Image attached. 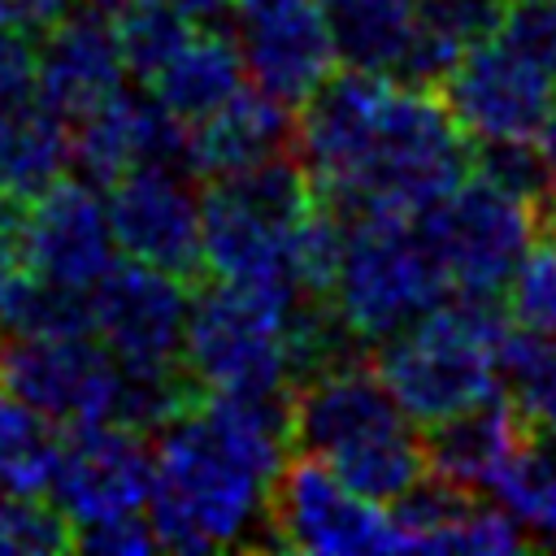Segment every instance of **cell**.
Instances as JSON below:
<instances>
[{"instance_id": "obj_1", "label": "cell", "mask_w": 556, "mask_h": 556, "mask_svg": "<svg viewBox=\"0 0 556 556\" xmlns=\"http://www.w3.org/2000/svg\"><path fill=\"white\" fill-rule=\"evenodd\" d=\"M291 447V395L200 391L156 430L148 521L156 547L217 552L269 530V482Z\"/></svg>"}, {"instance_id": "obj_2", "label": "cell", "mask_w": 556, "mask_h": 556, "mask_svg": "<svg viewBox=\"0 0 556 556\" xmlns=\"http://www.w3.org/2000/svg\"><path fill=\"white\" fill-rule=\"evenodd\" d=\"M508 330L513 317L500 295L452 291L421 321L374 343V369L408 421L434 426L504 391L500 348Z\"/></svg>"}, {"instance_id": "obj_3", "label": "cell", "mask_w": 556, "mask_h": 556, "mask_svg": "<svg viewBox=\"0 0 556 556\" xmlns=\"http://www.w3.org/2000/svg\"><path fill=\"white\" fill-rule=\"evenodd\" d=\"M321 200L300 152L269 156L243 174L204 187V274L239 287L304 300L291 274V235L304 213Z\"/></svg>"}, {"instance_id": "obj_4", "label": "cell", "mask_w": 556, "mask_h": 556, "mask_svg": "<svg viewBox=\"0 0 556 556\" xmlns=\"http://www.w3.org/2000/svg\"><path fill=\"white\" fill-rule=\"evenodd\" d=\"M473 178V139L452 117L439 91L391 83L374 156L361 182L330 204L343 217L356 213H400L417 217L460 182Z\"/></svg>"}, {"instance_id": "obj_5", "label": "cell", "mask_w": 556, "mask_h": 556, "mask_svg": "<svg viewBox=\"0 0 556 556\" xmlns=\"http://www.w3.org/2000/svg\"><path fill=\"white\" fill-rule=\"evenodd\" d=\"M308 304L213 278L191 295L182 365L200 391L291 395L295 317Z\"/></svg>"}, {"instance_id": "obj_6", "label": "cell", "mask_w": 556, "mask_h": 556, "mask_svg": "<svg viewBox=\"0 0 556 556\" xmlns=\"http://www.w3.org/2000/svg\"><path fill=\"white\" fill-rule=\"evenodd\" d=\"M348 222V243L330 308L361 343H382L413 321H421L439 300L452 295L417 217L400 213H356Z\"/></svg>"}, {"instance_id": "obj_7", "label": "cell", "mask_w": 556, "mask_h": 556, "mask_svg": "<svg viewBox=\"0 0 556 556\" xmlns=\"http://www.w3.org/2000/svg\"><path fill=\"white\" fill-rule=\"evenodd\" d=\"M417 230L452 291L500 295L539 235V204L517 200L473 174L452 195L417 213Z\"/></svg>"}, {"instance_id": "obj_8", "label": "cell", "mask_w": 556, "mask_h": 556, "mask_svg": "<svg viewBox=\"0 0 556 556\" xmlns=\"http://www.w3.org/2000/svg\"><path fill=\"white\" fill-rule=\"evenodd\" d=\"M269 543L313 556L404 552V534L387 504L352 491L326 460L295 452L269 482Z\"/></svg>"}, {"instance_id": "obj_9", "label": "cell", "mask_w": 556, "mask_h": 556, "mask_svg": "<svg viewBox=\"0 0 556 556\" xmlns=\"http://www.w3.org/2000/svg\"><path fill=\"white\" fill-rule=\"evenodd\" d=\"M0 387L61 426H122L126 369L91 334H0Z\"/></svg>"}, {"instance_id": "obj_10", "label": "cell", "mask_w": 556, "mask_h": 556, "mask_svg": "<svg viewBox=\"0 0 556 556\" xmlns=\"http://www.w3.org/2000/svg\"><path fill=\"white\" fill-rule=\"evenodd\" d=\"M182 165L143 161L104 187L117 252L178 278L204 274V191Z\"/></svg>"}, {"instance_id": "obj_11", "label": "cell", "mask_w": 556, "mask_h": 556, "mask_svg": "<svg viewBox=\"0 0 556 556\" xmlns=\"http://www.w3.org/2000/svg\"><path fill=\"white\" fill-rule=\"evenodd\" d=\"M148 495H152L148 434L113 421L61 426L48 500L70 517L74 530L104 517L148 513Z\"/></svg>"}, {"instance_id": "obj_12", "label": "cell", "mask_w": 556, "mask_h": 556, "mask_svg": "<svg viewBox=\"0 0 556 556\" xmlns=\"http://www.w3.org/2000/svg\"><path fill=\"white\" fill-rule=\"evenodd\" d=\"M91 334L126 369H178L182 334L191 313L187 278L143 261H113L109 274L87 291Z\"/></svg>"}, {"instance_id": "obj_13", "label": "cell", "mask_w": 556, "mask_h": 556, "mask_svg": "<svg viewBox=\"0 0 556 556\" xmlns=\"http://www.w3.org/2000/svg\"><path fill=\"white\" fill-rule=\"evenodd\" d=\"M439 96L469 139H534L552 113L556 78L491 35L456 56Z\"/></svg>"}, {"instance_id": "obj_14", "label": "cell", "mask_w": 556, "mask_h": 556, "mask_svg": "<svg viewBox=\"0 0 556 556\" xmlns=\"http://www.w3.org/2000/svg\"><path fill=\"white\" fill-rule=\"evenodd\" d=\"M400 430H413V421L387 391L374 356L326 365L291 387V447L326 465Z\"/></svg>"}, {"instance_id": "obj_15", "label": "cell", "mask_w": 556, "mask_h": 556, "mask_svg": "<svg viewBox=\"0 0 556 556\" xmlns=\"http://www.w3.org/2000/svg\"><path fill=\"white\" fill-rule=\"evenodd\" d=\"M387 91L391 78L339 65L295 109V152L326 200L348 195L361 182L378 143Z\"/></svg>"}, {"instance_id": "obj_16", "label": "cell", "mask_w": 556, "mask_h": 556, "mask_svg": "<svg viewBox=\"0 0 556 556\" xmlns=\"http://www.w3.org/2000/svg\"><path fill=\"white\" fill-rule=\"evenodd\" d=\"M230 22L248 83L291 109H300L308 91L339 70L321 0H235Z\"/></svg>"}, {"instance_id": "obj_17", "label": "cell", "mask_w": 556, "mask_h": 556, "mask_svg": "<svg viewBox=\"0 0 556 556\" xmlns=\"http://www.w3.org/2000/svg\"><path fill=\"white\" fill-rule=\"evenodd\" d=\"M113 261H117V239L100 187H91L78 174L74 178L61 174L52 187L26 200V226H22L26 274L48 278L56 287L91 291Z\"/></svg>"}, {"instance_id": "obj_18", "label": "cell", "mask_w": 556, "mask_h": 556, "mask_svg": "<svg viewBox=\"0 0 556 556\" xmlns=\"http://www.w3.org/2000/svg\"><path fill=\"white\" fill-rule=\"evenodd\" d=\"M143 161L187 169V126L152 91L122 83L70 122V169L91 187H109Z\"/></svg>"}, {"instance_id": "obj_19", "label": "cell", "mask_w": 556, "mask_h": 556, "mask_svg": "<svg viewBox=\"0 0 556 556\" xmlns=\"http://www.w3.org/2000/svg\"><path fill=\"white\" fill-rule=\"evenodd\" d=\"M35 83L70 122L113 96L126 83L113 17L83 4L35 35Z\"/></svg>"}, {"instance_id": "obj_20", "label": "cell", "mask_w": 556, "mask_h": 556, "mask_svg": "<svg viewBox=\"0 0 556 556\" xmlns=\"http://www.w3.org/2000/svg\"><path fill=\"white\" fill-rule=\"evenodd\" d=\"M530 443L526 421L517 417L508 391H495L491 400L452 413L434 426H426L421 434V452H426V473L482 495L500 486V478L508 473V465L521 456V447Z\"/></svg>"}, {"instance_id": "obj_21", "label": "cell", "mask_w": 556, "mask_h": 556, "mask_svg": "<svg viewBox=\"0 0 556 556\" xmlns=\"http://www.w3.org/2000/svg\"><path fill=\"white\" fill-rule=\"evenodd\" d=\"M295 148V109L248 83L204 122L187 126V169L200 182L243 174L269 156Z\"/></svg>"}, {"instance_id": "obj_22", "label": "cell", "mask_w": 556, "mask_h": 556, "mask_svg": "<svg viewBox=\"0 0 556 556\" xmlns=\"http://www.w3.org/2000/svg\"><path fill=\"white\" fill-rule=\"evenodd\" d=\"M70 169V117L35 78L0 87V191L39 195Z\"/></svg>"}, {"instance_id": "obj_23", "label": "cell", "mask_w": 556, "mask_h": 556, "mask_svg": "<svg viewBox=\"0 0 556 556\" xmlns=\"http://www.w3.org/2000/svg\"><path fill=\"white\" fill-rule=\"evenodd\" d=\"M148 87L182 126H195L248 87V65L235 35H226L222 26H195V35Z\"/></svg>"}, {"instance_id": "obj_24", "label": "cell", "mask_w": 556, "mask_h": 556, "mask_svg": "<svg viewBox=\"0 0 556 556\" xmlns=\"http://www.w3.org/2000/svg\"><path fill=\"white\" fill-rule=\"evenodd\" d=\"M321 4L339 65L395 83L400 65L408 61L421 35L417 0H321Z\"/></svg>"}, {"instance_id": "obj_25", "label": "cell", "mask_w": 556, "mask_h": 556, "mask_svg": "<svg viewBox=\"0 0 556 556\" xmlns=\"http://www.w3.org/2000/svg\"><path fill=\"white\" fill-rule=\"evenodd\" d=\"M500 378L526 430L556 439V334L521 330L513 321L500 348Z\"/></svg>"}, {"instance_id": "obj_26", "label": "cell", "mask_w": 556, "mask_h": 556, "mask_svg": "<svg viewBox=\"0 0 556 556\" xmlns=\"http://www.w3.org/2000/svg\"><path fill=\"white\" fill-rule=\"evenodd\" d=\"M56 426L0 387V495H48Z\"/></svg>"}, {"instance_id": "obj_27", "label": "cell", "mask_w": 556, "mask_h": 556, "mask_svg": "<svg viewBox=\"0 0 556 556\" xmlns=\"http://www.w3.org/2000/svg\"><path fill=\"white\" fill-rule=\"evenodd\" d=\"M117 26V43H122V61H126V78L135 83H152L174 52L195 35V22L174 4V0H139L130 9H122L113 17Z\"/></svg>"}, {"instance_id": "obj_28", "label": "cell", "mask_w": 556, "mask_h": 556, "mask_svg": "<svg viewBox=\"0 0 556 556\" xmlns=\"http://www.w3.org/2000/svg\"><path fill=\"white\" fill-rule=\"evenodd\" d=\"M495 500L526 526L530 539L556 547V439L530 434L521 456L500 478Z\"/></svg>"}, {"instance_id": "obj_29", "label": "cell", "mask_w": 556, "mask_h": 556, "mask_svg": "<svg viewBox=\"0 0 556 556\" xmlns=\"http://www.w3.org/2000/svg\"><path fill=\"white\" fill-rule=\"evenodd\" d=\"M91 330L87 291L56 287L22 269L0 304V334H83Z\"/></svg>"}, {"instance_id": "obj_30", "label": "cell", "mask_w": 556, "mask_h": 556, "mask_svg": "<svg viewBox=\"0 0 556 556\" xmlns=\"http://www.w3.org/2000/svg\"><path fill=\"white\" fill-rule=\"evenodd\" d=\"M504 291H508L504 308L521 330L556 334V235L543 222Z\"/></svg>"}, {"instance_id": "obj_31", "label": "cell", "mask_w": 556, "mask_h": 556, "mask_svg": "<svg viewBox=\"0 0 556 556\" xmlns=\"http://www.w3.org/2000/svg\"><path fill=\"white\" fill-rule=\"evenodd\" d=\"M74 526L48 495H0V552L4 556H48L70 552Z\"/></svg>"}, {"instance_id": "obj_32", "label": "cell", "mask_w": 556, "mask_h": 556, "mask_svg": "<svg viewBox=\"0 0 556 556\" xmlns=\"http://www.w3.org/2000/svg\"><path fill=\"white\" fill-rule=\"evenodd\" d=\"M530 543L526 526L504 508V504H482L473 500L460 508L430 543L426 552H465V556H508Z\"/></svg>"}, {"instance_id": "obj_33", "label": "cell", "mask_w": 556, "mask_h": 556, "mask_svg": "<svg viewBox=\"0 0 556 556\" xmlns=\"http://www.w3.org/2000/svg\"><path fill=\"white\" fill-rule=\"evenodd\" d=\"M473 174L539 208L552 200L547 165L534 139H473Z\"/></svg>"}, {"instance_id": "obj_34", "label": "cell", "mask_w": 556, "mask_h": 556, "mask_svg": "<svg viewBox=\"0 0 556 556\" xmlns=\"http://www.w3.org/2000/svg\"><path fill=\"white\" fill-rule=\"evenodd\" d=\"M508 9H513V0H417L421 26L456 52L500 35Z\"/></svg>"}, {"instance_id": "obj_35", "label": "cell", "mask_w": 556, "mask_h": 556, "mask_svg": "<svg viewBox=\"0 0 556 556\" xmlns=\"http://www.w3.org/2000/svg\"><path fill=\"white\" fill-rule=\"evenodd\" d=\"M500 39H508L556 78V0H513Z\"/></svg>"}, {"instance_id": "obj_36", "label": "cell", "mask_w": 556, "mask_h": 556, "mask_svg": "<svg viewBox=\"0 0 556 556\" xmlns=\"http://www.w3.org/2000/svg\"><path fill=\"white\" fill-rule=\"evenodd\" d=\"M74 547L122 556V552H148V547H156V534H152L148 513H135V517H104V521L78 526V530H74Z\"/></svg>"}, {"instance_id": "obj_37", "label": "cell", "mask_w": 556, "mask_h": 556, "mask_svg": "<svg viewBox=\"0 0 556 556\" xmlns=\"http://www.w3.org/2000/svg\"><path fill=\"white\" fill-rule=\"evenodd\" d=\"M35 78V35L0 17V87Z\"/></svg>"}, {"instance_id": "obj_38", "label": "cell", "mask_w": 556, "mask_h": 556, "mask_svg": "<svg viewBox=\"0 0 556 556\" xmlns=\"http://www.w3.org/2000/svg\"><path fill=\"white\" fill-rule=\"evenodd\" d=\"M65 13H70V0H0V17L22 26L26 35H43Z\"/></svg>"}, {"instance_id": "obj_39", "label": "cell", "mask_w": 556, "mask_h": 556, "mask_svg": "<svg viewBox=\"0 0 556 556\" xmlns=\"http://www.w3.org/2000/svg\"><path fill=\"white\" fill-rule=\"evenodd\" d=\"M195 26H217L222 17H230L235 13V0H174Z\"/></svg>"}, {"instance_id": "obj_40", "label": "cell", "mask_w": 556, "mask_h": 556, "mask_svg": "<svg viewBox=\"0 0 556 556\" xmlns=\"http://www.w3.org/2000/svg\"><path fill=\"white\" fill-rule=\"evenodd\" d=\"M534 143H539V156L547 165V182H552V195H556V100H552V113H547L543 130L534 135Z\"/></svg>"}, {"instance_id": "obj_41", "label": "cell", "mask_w": 556, "mask_h": 556, "mask_svg": "<svg viewBox=\"0 0 556 556\" xmlns=\"http://www.w3.org/2000/svg\"><path fill=\"white\" fill-rule=\"evenodd\" d=\"M22 252L17 248H0V304H4V295H9V287L22 278Z\"/></svg>"}, {"instance_id": "obj_42", "label": "cell", "mask_w": 556, "mask_h": 556, "mask_svg": "<svg viewBox=\"0 0 556 556\" xmlns=\"http://www.w3.org/2000/svg\"><path fill=\"white\" fill-rule=\"evenodd\" d=\"M87 9H100V13H109V17H117L122 9H130V4H139V0H83Z\"/></svg>"}, {"instance_id": "obj_43", "label": "cell", "mask_w": 556, "mask_h": 556, "mask_svg": "<svg viewBox=\"0 0 556 556\" xmlns=\"http://www.w3.org/2000/svg\"><path fill=\"white\" fill-rule=\"evenodd\" d=\"M539 222H543V226H547V230L556 235V195H552V200H547V204L539 208Z\"/></svg>"}]
</instances>
